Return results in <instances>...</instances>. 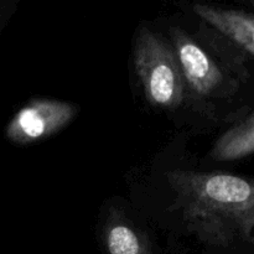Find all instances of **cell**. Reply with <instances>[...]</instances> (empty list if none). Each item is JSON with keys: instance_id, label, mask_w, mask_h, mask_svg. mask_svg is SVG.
<instances>
[{"instance_id": "cell-1", "label": "cell", "mask_w": 254, "mask_h": 254, "mask_svg": "<svg viewBox=\"0 0 254 254\" xmlns=\"http://www.w3.org/2000/svg\"><path fill=\"white\" fill-rule=\"evenodd\" d=\"M168 181L189 231L206 245H254V175L174 170Z\"/></svg>"}, {"instance_id": "cell-2", "label": "cell", "mask_w": 254, "mask_h": 254, "mask_svg": "<svg viewBox=\"0 0 254 254\" xmlns=\"http://www.w3.org/2000/svg\"><path fill=\"white\" fill-rule=\"evenodd\" d=\"M170 36L185 88L197 98H231L248 78L247 56L221 62L179 27L171 29Z\"/></svg>"}, {"instance_id": "cell-3", "label": "cell", "mask_w": 254, "mask_h": 254, "mask_svg": "<svg viewBox=\"0 0 254 254\" xmlns=\"http://www.w3.org/2000/svg\"><path fill=\"white\" fill-rule=\"evenodd\" d=\"M134 68L146 101L155 108L175 109L185 99V83L170 45L150 27L139 29Z\"/></svg>"}, {"instance_id": "cell-4", "label": "cell", "mask_w": 254, "mask_h": 254, "mask_svg": "<svg viewBox=\"0 0 254 254\" xmlns=\"http://www.w3.org/2000/svg\"><path fill=\"white\" fill-rule=\"evenodd\" d=\"M77 113L78 108L69 102L35 98L12 117L6 127V136L20 145L36 143L62 130Z\"/></svg>"}, {"instance_id": "cell-5", "label": "cell", "mask_w": 254, "mask_h": 254, "mask_svg": "<svg viewBox=\"0 0 254 254\" xmlns=\"http://www.w3.org/2000/svg\"><path fill=\"white\" fill-rule=\"evenodd\" d=\"M195 14L247 56L254 57V14L240 9L196 4Z\"/></svg>"}, {"instance_id": "cell-6", "label": "cell", "mask_w": 254, "mask_h": 254, "mask_svg": "<svg viewBox=\"0 0 254 254\" xmlns=\"http://www.w3.org/2000/svg\"><path fill=\"white\" fill-rule=\"evenodd\" d=\"M215 161L243 160L254 155V111L221 134L210 153Z\"/></svg>"}, {"instance_id": "cell-7", "label": "cell", "mask_w": 254, "mask_h": 254, "mask_svg": "<svg viewBox=\"0 0 254 254\" xmlns=\"http://www.w3.org/2000/svg\"><path fill=\"white\" fill-rule=\"evenodd\" d=\"M108 254H151L148 240L124 218L114 216L104 227Z\"/></svg>"}, {"instance_id": "cell-8", "label": "cell", "mask_w": 254, "mask_h": 254, "mask_svg": "<svg viewBox=\"0 0 254 254\" xmlns=\"http://www.w3.org/2000/svg\"><path fill=\"white\" fill-rule=\"evenodd\" d=\"M250 5H251V6L254 7V0H252V1H250Z\"/></svg>"}]
</instances>
